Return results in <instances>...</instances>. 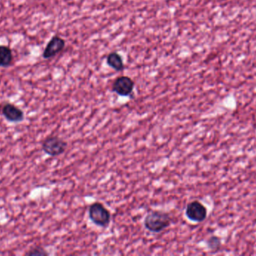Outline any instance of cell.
I'll return each mask as SVG.
<instances>
[{
    "label": "cell",
    "mask_w": 256,
    "mask_h": 256,
    "mask_svg": "<svg viewBox=\"0 0 256 256\" xmlns=\"http://www.w3.org/2000/svg\"><path fill=\"white\" fill-rule=\"evenodd\" d=\"M168 213L160 210L152 211L146 216L144 225L146 229L153 233H160L168 228L171 224Z\"/></svg>",
    "instance_id": "cell-1"
},
{
    "label": "cell",
    "mask_w": 256,
    "mask_h": 256,
    "mask_svg": "<svg viewBox=\"0 0 256 256\" xmlns=\"http://www.w3.org/2000/svg\"><path fill=\"white\" fill-rule=\"evenodd\" d=\"M88 215L92 222L98 226L106 228L110 223V213L102 203L91 204L88 209Z\"/></svg>",
    "instance_id": "cell-2"
},
{
    "label": "cell",
    "mask_w": 256,
    "mask_h": 256,
    "mask_svg": "<svg viewBox=\"0 0 256 256\" xmlns=\"http://www.w3.org/2000/svg\"><path fill=\"white\" fill-rule=\"evenodd\" d=\"M68 147V144L62 138L58 136H49L42 142V150L50 156H58L63 154Z\"/></svg>",
    "instance_id": "cell-3"
},
{
    "label": "cell",
    "mask_w": 256,
    "mask_h": 256,
    "mask_svg": "<svg viewBox=\"0 0 256 256\" xmlns=\"http://www.w3.org/2000/svg\"><path fill=\"white\" fill-rule=\"evenodd\" d=\"M186 217L194 222H203L207 217L208 211L206 207L198 201L189 203L186 208Z\"/></svg>",
    "instance_id": "cell-4"
},
{
    "label": "cell",
    "mask_w": 256,
    "mask_h": 256,
    "mask_svg": "<svg viewBox=\"0 0 256 256\" xmlns=\"http://www.w3.org/2000/svg\"><path fill=\"white\" fill-rule=\"evenodd\" d=\"M134 81L129 77H118L112 84V91L118 96L127 97L134 91Z\"/></svg>",
    "instance_id": "cell-5"
},
{
    "label": "cell",
    "mask_w": 256,
    "mask_h": 256,
    "mask_svg": "<svg viewBox=\"0 0 256 256\" xmlns=\"http://www.w3.org/2000/svg\"><path fill=\"white\" fill-rule=\"evenodd\" d=\"M64 47H66V41L64 39L58 36H54L46 45L42 57L45 60L52 58L62 51Z\"/></svg>",
    "instance_id": "cell-6"
},
{
    "label": "cell",
    "mask_w": 256,
    "mask_h": 256,
    "mask_svg": "<svg viewBox=\"0 0 256 256\" xmlns=\"http://www.w3.org/2000/svg\"><path fill=\"white\" fill-rule=\"evenodd\" d=\"M3 117L12 123H20L24 120V113L20 108L12 103H6L2 108Z\"/></svg>",
    "instance_id": "cell-7"
},
{
    "label": "cell",
    "mask_w": 256,
    "mask_h": 256,
    "mask_svg": "<svg viewBox=\"0 0 256 256\" xmlns=\"http://www.w3.org/2000/svg\"><path fill=\"white\" fill-rule=\"evenodd\" d=\"M13 60L12 49L6 45H0V67H9L12 66Z\"/></svg>",
    "instance_id": "cell-8"
},
{
    "label": "cell",
    "mask_w": 256,
    "mask_h": 256,
    "mask_svg": "<svg viewBox=\"0 0 256 256\" xmlns=\"http://www.w3.org/2000/svg\"><path fill=\"white\" fill-rule=\"evenodd\" d=\"M106 63L110 67L116 72H122L124 69V65L122 57L118 53H110L106 58Z\"/></svg>",
    "instance_id": "cell-9"
},
{
    "label": "cell",
    "mask_w": 256,
    "mask_h": 256,
    "mask_svg": "<svg viewBox=\"0 0 256 256\" xmlns=\"http://www.w3.org/2000/svg\"><path fill=\"white\" fill-rule=\"evenodd\" d=\"M208 246L210 248V249L213 251L219 250L220 248L221 240L219 237H216V236H213L210 237L207 241Z\"/></svg>",
    "instance_id": "cell-10"
},
{
    "label": "cell",
    "mask_w": 256,
    "mask_h": 256,
    "mask_svg": "<svg viewBox=\"0 0 256 256\" xmlns=\"http://www.w3.org/2000/svg\"><path fill=\"white\" fill-rule=\"evenodd\" d=\"M26 255H48V252L40 246H36L28 250Z\"/></svg>",
    "instance_id": "cell-11"
}]
</instances>
